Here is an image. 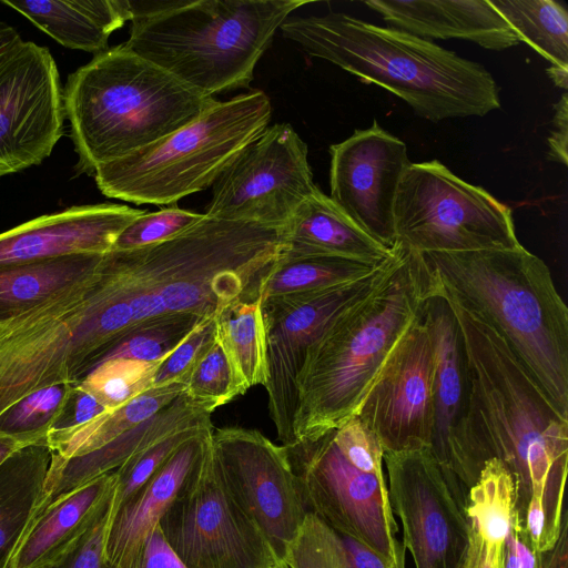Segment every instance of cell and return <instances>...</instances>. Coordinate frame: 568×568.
Here are the masks:
<instances>
[{
	"instance_id": "f546056e",
	"label": "cell",
	"mask_w": 568,
	"mask_h": 568,
	"mask_svg": "<svg viewBox=\"0 0 568 568\" xmlns=\"http://www.w3.org/2000/svg\"><path fill=\"white\" fill-rule=\"evenodd\" d=\"M215 336L247 390L267 379L262 298L237 300L215 315Z\"/></svg>"
},
{
	"instance_id": "b9f144b4",
	"label": "cell",
	"mask_w": 568,
	"mask_h": 568,
	"mask_svg": "<svg viewBox=\"0 0 568 568\" xmlns=\"http://www.w3.org/2000/svg\"><path fill=\"white\" fill-rule=\"evenodd\" d=\"M334 442L343 456L357 469L384 476L383 447L357 415L334 430Z\"/></svg>"
},
{
	"instance_id": "f35d334b",
	"label": "cell",
	"mask_w": 568,
	"mask_h": 568,
	"mask_svg": "<svg viewBox=\"0 0 568 568\" xmlns=\"http://www.w3.org/2000/svg\"><path fill=\"white\" fill-rule=\"evenodd\" d=\"M205 216L176 206L143 212L118 235L110 252H123L168 241Z\"/></svg>"
},
{
	"instance_id": "816d5d0a",
	"label": "cell",
	"mask_w": 568,
	"mask_h": 568,
	"mask_svg": "<svg viewBox=\"0 0 568 568\" xmlns=\"http://www.w3.org/2000/svg\"><path fill=\"white\" fill-rule=\"evenodd\" d=\"M23 42L19 32L8 23L0 21V62Z\"/></svg>"
},
{
	"instance_id": "74e56055",
	"label": "cell",
	"mask_w": 568,
	"mask_h": 568,
	"mask_svg": "<svg viewBox=\"0 0 568 568\" xmlns=\"http://www.w3.org/2000/svg\"><path fill=\"white\" fill-rule=\"evenodd\" d=\"M182 384L187 396L210 402L216 408L246 393L216 336Z\"/></svg>"
},
{
	"instance_id": "ffe728a7",
	"label": "cell",
	"mask_w": 568,
	"mask_h": 568,
	"mask_svg": "<svg viewBox=\"0 0 568 568\" xmlns=\"http://www.w3.org/2000/svg\"><path fill=\"white\" fill-rule=\"evenodd\" d=\"M144 211L113 203L74 205L0 233V267L72 255H105Z\"/></svg>"
},
{
	"instance_id": "c3c4849f",
	"label": "cell",
	"mask_w": 568,
	"mask_h": 568,
	"mask_svg": "<svg viewBox=\"0 0 568 568\" xmlns=\"http://www.w3.org/2000/svg\"><path fill=\"white\" fill-rule=\"evenodd\" d=\"M552 129L548 138V159L564 165L568 163V98L564 92L554 105Z\"/></svg>"
},
{
	"instance_id": "1f68e13d",
	"label": "cell",
	"mask_w": 568,
	"mask_h": 568,
	"mask_svg": "<svg viewBox=\"0 0 568 568\" xmlns=\"http://www.w3.org/2000/svg\"><path fill=\"white\" fill-rule=\"evenodd\" d=\"M517 36L550 62L568 71V13L555 0H489Z\"/></svg>"
},
{
	"instance_id": "3957f363",
	"label": "cell",
	"mask_w": 568,
	"mask_h": 568,
	"mask_svg": "<svg viewBox=\"0 0 568 568\" xmlns=\"http://www.w3.org/2000/svg\"><path fill=\"white\" fill-rule=\"evenodd\" d=\"M433 295L422 255L396 244L382 282L341 312L308 349L297 378L295 444L316 439L357 414Z\"/></svg>"
},
{
	"instance_id": "f1b7e54d",
	"label": "cell",
	"mask_w": 568,
	"mask_h": 568,
	"mask_svg": "<svg viewBox=\"0 0 568 568\" xmlns=\"http://www.w3.org/2000/svg\"><path fill=\"white\" fill-rule=\"evenodd\" d=\"M103 255H72L0 267V323L91 275Z\"/></svg>"
},
{
	"instance_id": "d6a6232c",
	"label": "cell",
	"mask_w": 568,
	"mask_h": 568,
	"mask_svg": "<svg viewBox=\"0 0 568 568\" xmlns=\"http://www.w3.org/2000/svg\"><path fill=\"white\" fill-rule=\"evenodd\" d=\"M383 264L337 257H280L262 281L260 297L265 300L338 286L367 277Z\"/></svg>"
},
{
	"instance_id": "d6986e66",
	"label": "cell",
	"mask_w": 568,
	"mask_h": 568,
	"mask_svg": "<svg viewBox=\"0 0 568 568\" xmlns=\"http://www.w3.org/2000/svg\"><path fill=\"white\" fill-rule=\"evenodd\" d=\"M329 154V197L367 235L394 250V205L410 164L406 144L374 120L332 144Z\"/></svg>"
},
{
	"instance_id": "30bf717a",
	"label": "cell",
	"mask_w": 568,
	"mask_h": 568,
	"mask_svg": "<svg viewBox=\"0 0 568 568\" xmlns=\"http://www.w3.org/2000/svg\"><path fill=\"white\" fill-rule=\"evenodd\" d=\"M212 434L162 517V532L186 568H273L281 561L232 490Z\"/></svg>"
},
{
	"instance_id": "ac0fdd59",
	"label": "cell",
	"mask_w": 568,
	"mask_h": 568,
	"mask_svg": "<svg viewBox=\"0 0 568 568\" xmlns=\"http://www.w3.org/2000/svg\"><path fill=\"white\" fill-rule=\"evenodd\" d=\"M434 373V339L424 311L356 414L377 437L384 453L430 446Z\"/></svg>"
},
{
	"instance_id": "836d02e7",
	"label": "cell",
	"mask_w": 568,
	"mask_h": 568,
	"mask_svg": "<svg viewBox=\"0 0 568 568\" xmlns=\"http://www.w3.org/2000/svg\"><path fill=\"white\" fill-rule=\"evenodd\" d=\"M466 515L485 539L504 542L519 514L513 477L499 459L485 462L478 479L468 490Z\"/></svg>"
},
{
	"instance_id": "e575fe53",
	"label": "cell",
	"mask_w": 568,
	"mask_h": 568,
	"mask_svg": "<svg viewBox=\"0 0 568 568\" xmlns=\"http://www.w3.org/2000/svg\"><path fill=\"white\" fill-rule=\"evenodd\" d=\"M160 362L115 357L101 362L78 384L106 410H113L153 387Z\"/></svg>"
},
{
	"instance_id": "4fadbf2b",
	"label": "cell",
	"mask_w": 568,
	"mask_h": 568,
	"mask_svg": "<svg viewBox=\"0 0 568 568\" xmlns=\"http://www.w3.org/2000/svg\"><path fill=\"white\" fill-rule=\"evenodd\" d=\"M393 255L362 280L262 300L267 367L264 387L270 416L283 446L295 444L297 378L308 349L341 312L366 297L382 282Z\"/></svg>"
},
{
	"instance_id": "681fc988",
	"label": "cell",
	"mask_w": 568,
	"mask_h": 568,
	"mask_svg": "<svg viewBox=\"0 0 568 568\" xmlns=\"http://www.w3.org/2000/svg\"><path fill=\"white\" fill-rule=\"evenodd\" d=\"M568 567V520L562 525L555 547L545 554V568Z\"/></svg>"
},
{
	"instance_id": "60d3db41",
	"label": "cell",
	"mask_w": 568,
	"mask_h": 568,
	"mask_svg": "<svg viewBox=\"0 0 568 568\" xmlns=\"http://www.w3.org/2000/svg\"><path fill=\"white\" fill-rule=\"evenodd\" d=\"M215 338V317H206L164 357L156 367L153 387L185 378L203 352Z\"/></svg>"
},
{
	"instance_id": "7a4b0ae2",
	"label": "cell",
	"mask_w": 568,
	"mask_h": 568,
	"mask_svg": "<svg viewBox=\"0 0 568 568\" xmlns=\"http://www.w3.org/2000/svg\"><path fill=\"white\" fill-rule=\"evenodd\" d=\"M447 302L464 339L474 440L485 462L497 458L510 473L523 523L529 500H541L552 549L567 520L568 417L556 409L497 333Z\"/></svg>"
},
{
	"instance_id": "6da1fadb",
	"label": "cell",
	"mask_w": 568,
	"mask_h": 568,
	"mask_svg": "<svg viewBox=\"0 0 568 568\" xmlns=\"http://www.w3.org/2000/svg\"><path fill=\"white\" fill-rule=\"evenodd\" d=\"M285 226L205 216L179 235L103 255L97 278L126 336L172 314L215 317L237 300H255L285 248Z\"/></svg>"
},
{
	"instance_id": "277c9868",
	"label": "cell",
	"mask_w": 568,
	"mask_h": 568,
	"mask_svg": "<svg viewBox=\"0 0 568 568\" xmlns=\"http://www.w3.org/2000/svg\"><path fill=\"white\" fill-rule=\"evenodd\" d=\"M419 254L435 293L497 333L568 417V308L545 262L523 245Z\"/></svg>"
},
{
	"instance_id": "2e32d148",
	"label": "cell",
	"mask_w": 568,
	"mask_h": 568,
	"mask_svg": "<svg viewBox=\"0 0 568 568\" xmlns=\"http://www.w3.org/2000/svg\"><path fill=\"white\" fill-rule=\"evenodd\" d=\"M64 116L50 50L23 41L0 62V178L45 160L63 134Z\"/></svg>"
},
{
	"instance_id": "f6af8a7d",
	"label": "cell",
	"mask_w": 568,
	"mask_h": 568,
	"mask_svg": "<svg viewBox=\"0 0 568 568\" xmlns=\"http://www.w3.org/2000/svg\"><path fill=\"white\" fill-rule=\"evenodd\" d=\"M133 568H186L159 526L146 538Z\"/></svg>"
},
{
	"instance_id": "e0dca14e",
	"label": "cell",
	"mask_w": 568,
	"mask_h": 568,
	"mask_svg": "<svg viewBox=\"0 0 568 568\" xmlns=\"http://www.w3.org/2000/svg\"><path fill=\"white\" fill-rule=\"evenodd\" d=\"M425 316L435 348L433 429L429 449L465 507L470 487L485 464L470 429L471 386L463 334L440 294L428 298Z\"/></svg>"
},
{
	"instance_id": "d4e9b609",
	"label": "cell",
	"mask_w": 568,
	"mask_h": 568,
	"mask_svg": "<svg viewBox=\"0 0 568 568\" xmlns=\"http://www.w3.org/2000/svg\"><path fill=\"white\" fill-rule=\"evenodd\" d=\"M393 253L361 230L317 187L287 222L285 248L280 257H337L379 265Z\"/></svg>"
},
{
	"instance_id": "603a6c76",
	"label": "cell",
	"mask_w": 568,
	"mask_h": 568,
	"mask_svg": "<svg viewBox=\"0 0 568 568\" xmlns=\"http://www.w3.org/2000/svg\"><path fill=\"white\" fill-rule=\"evenodd\" d=\"M390 28L429 39H462L503 51L519 43L489 0H368Z\"/></svg>"
},
{
	"instance_id": "8992f818",
	"label": "cell",
	"mask_w": 568,
	"mask_h": 568,
	"mask_svg": "<svg viewBox=\"0 0 568 568\" xmlns=\"http://www.w3.org/2000/svg\"><path fill=\"white\" fill-rule=\"evenodd\" d=\"M305 0L131 1L123 43L189 88L213 97L248 88L277 29Z\"/></svg>"
},
{
	"instance_id": "44dd1931",
	"label": "cell",
	"mask_w": 568,
	"mask_h": 568,
	"mask_svg": "<svg viewBox=\"0 0 568 568\" xmlns=\"http://www.w3.org/2000/svg\"><path fill=\"white\" fill-rule=\"evenodd\" d=\"M213 430L212 425L201 428L125 503L116 508L112 503L103 568H133L146 538L176 498Z\"/></svg>"
},
{
	"instance_id": "ee69618b",
	"label": "cell",
	"mask_w": 568,
	"mask_h": 568,
	"mask_svg": "<svg viewBox=\"0 0 568 568\" xmlns=\"http://www.w3.org/2000/svg\"><path fill=\"white\" fill-rule=\"evenodd\" d=\"M501 568H545V554L532 548L519 517L514 520L504 540Z\"/></svg>"
},
{
	"instance_id": "484cf974",
	"label": "cell",
	"mask_w": 568,
	"mask_h": 568,
	"mask_svg": "<svg viewBox=\"0 0 568 568\" xmlns=\"http://www.w3.org/2000/svg\"><path fill=\"white\" fill-rule=\"evenodd\" d=\"M61 45L100 53L131 20L130 0H1Z\"/></svg>"
},
{
	"instance_id": "9a60e30c",
	"label": "cell",
	"mask_w": 568,
	"mask_h": 568,
	"mask_svg": "<svg viewBox=\"0 0 568 568\" xmlns=\"http://www.w3.org/2000/svg\"><path fill=\"white\" fill-rule=\"evenodd\" d=\"M212 440L232 490L283 562L308 513L286 447L239 426L213 430Z\"/></svg>"
},
{
	"instance_id": "d590c367",
	"label": "cell",
	"mask_w": 568,
	"mask_h": 568,
	"mask_svg": "<svg viewBox=\"0 0 568 568\" xmlns=\"http://www.w3.org/2000/svg\"><path fill=\"white\" fill-rule=\"evenodd\" d=\"M73 385H52L21 398L0 416V432L47 443V434L62 414Z\"/></svg>"
},
{
	"instance_id": "f5cc1de1",
	"label": "cell",
	"mask_w": 568,
	"mask_h": 568,
	"mask_svg": "<svg viewBox=\"0 0 568 568\" xmlns=\"http://www.w3.org/2000/svg\"><path fill=\"white\" fill-rule=\"evenodd\" d=\"M273 568H288L284 562L278 564L277 566Z\"/></svg>"
},
{
	"instance_id": "9c48e42d",
	"label": "cell",
	"mask_w": 568,
	"mask_h": 568,
	"mask_svg": "<svg viewBox=\"0 0 568 568\" xmlns=\"http://www.w3.org/2000/svg\"><path fill=\"white\" fill-rule=\"evenodd\" d=\"M396 244L416 253L520 246L511 210L437 160L410 163L398 186Z\"/></svg>"
},
{
	"instance_id": "4dcf8cb0",
	"label": "cell",
	"mask_w": 568,
	"mask_h": 568,
	"mask_svg": "<svg viewBox=\"0 0 568 568\" xmlns=\"http://www.w3.org/2000/svg\"><path fill=\"white\" fill-rule=\"evenodd\" d=\"M283 562L288 568H405V561L390 566L376 552L343 535L307 513Z\"/></svg>"
},
{
	"instance_id": "ab89813d",
	"label": "cell",
	"mask_w": 568,
	"mask_h": 568,
	"mask_svg": "<svg viewBox=\"0 0 568 568\" xmlns=\"http://www.w3.org/2000/svg\"><path fill=\"white\" fill-rule=\"evenodd\" d=\"M211 425L212 424L175 432L140 452L114 470L116 486L112 498L113 507H119L134 495L182 443L201 428Z\"/></svg>"
},
{
	"instance_id": "5bb4252c",
	"label": "cell",
	"mask_w": 568,
	"mask_h": 568,
	"mask_svg": "<svg viewBox=\"0 0 568 568\" xmlns=\"http://www.w3.org/2000/svg\"><path fill=\"white\" fill-rule=\"evenodd\" d=\"M388 498L415 568H460L469 520L429 447L384 453Z\"/></svg>"
},
{
	"instance_id": "7c38bea8",
	"label": "cell",
	"mask_w": 568,
	"mask_h": 568,
	"mask_svg": "<svg viewBox=\"0 0 568 568\" xmlns=\"http://www.w3.org/2000/svg\"><path fill=\"white\" fill-rule=\"evenodd\" d=\"M204 214L285 226L317 186L307 145L290 123L267 126L213 183Z\"/></svg>"
},
{
	"instance_id": "8d00e7d4",
	"label": "cell",
	"mask_w": 568,
	"mask_h": 568,
	"mask_svg": "<svg viewBox=\"0 0 568 568\" xmlns=\"http://www.w3.org/2000/svg\"><path fill=\"white\" fill-rule=\"evenodd\" d=\"M202 320L193 314H172L153 320L125 336L101 362L115 357L161 362Z\"/></svg>"
},
{
	"instance_id": "7402d4cb",
	"label": "cell",
	"mask_w": 568,
	"mask_h": 568,
	"mask_svg": "<svg viewBox=\"0 0 568 568\" xmlns=\"http://www.w3.org/2000/svg\"><path fill=\"white\" fill-rule=\"evenodd\" d=\"M215 409L212 403L194 399L184 392L156 415L94 453L68 460L51 455L42 499L32 518L55 499L116 470L162 438L182 429L212 424L211 415Z\"/></svg>"
},
{
	"instance_id": "ba28073f",
	"label": "cell",
	"mask_w": 568,
	"mask_h": 568,
	"mask_svg": "<svg viewBox=\"0 0 568 568\" xmlns=\"http://www.w3.org/2000/svg\"><path fill=\"white\" fill-rule=\"evenodd\" d=\"M270 98L261 90L215 104L170 135L93 173L108 197L170 204L212 186L235 156L267 126Z\"/></svg>"
},
{
	"instance_id": "5b68a950",
	"label": "cell",
	"mask_w": 568,
	"mask_h": 568,
	"mask_svg": "<svg viewBox=\"0 0 568 568\" xmlns=\"http://www.w3.org/2000/svg\"><path fill=\"white\" fill-rule=\"evenodd\" d=\"M280 29L307 54L394 93L426 120L500 108L499 88L484 65L403 30L344 12L287 19Z\"/></svg>"
},
{
	"instance_id": "83f0119b",
	"label": "cell",
	"mask_w": 568,
	"mask_h": 568,
	"mask_svg": "<svg viewBox=\"0 0 568 568\" xmlns=\"http://www.w3.org/2000/svg\"><path fill=\"white\" fill-rule=\"evenodd\" d=\"M185 392L180 382L154 386L122 406L105 410L91 420L47 434L52 456L68 460L94 453L156 415Z\"/></svg>"
},
{
	"instance_id": "7bdbcfd3",
	"label": "cell",
	"mask_w": 568,
	"mask_h": 568,
	"mask_svg": "<svg viewBox=\"0 0 568 568\" xmlns=\"http://www.w3.org/2000/svg\"><path fill=\"white\" fill-rule=\"evenodd\" d=\"M111 515L112 499L81 542L60 560L44 568H103L104 545Z\"/></svg>"
},
{
	"instance_id": "f907efd6",
	"label": "cell",
	"mask_w": 568,
	"mask_h": 568,
	"mask_svg": "<svg viewBox=\"0 0 568 568\" xmlns=\"http://www.w3.org/2000/svg\"><path fill=\"white\" fill-rule=\"evenodd\" d=\"M36 444L41 443H36L24 436L9 435L0 432V465L16 452Z\"/></svg>"
},
{
	"instance_id": "bcb514c9",
	"label": "cell",
	"mask_w": 568,
	"mask_h": 568,
	"mask_svg": "<svg viewBox=\"0 0 568 568\" xmlns=\"http://www.w3.org/2000/svg\"><path fill=\"white\" fill-rule=\"evenodd\" d=\"M106 409L89 393L74 384L62 414L53 428H67L91 420Z\"/></svg>"
},
{
	"instance_id": "7dc6e473",
	"label": "cell",
	"mask_w": 568,
	"mask_h": 568,
	"mask_svg": "<svg viewBox=\"0 0 568 568\" xmlns=\"http://www.w3.org/2000/svg\"><path fill=\"white\" fill-rule=\"evenodd\" d=\"M469 545L460 568H501L504 542L485 539L469 523Z\"/></svg>"
},
{
	"instance_id": "cb8c5ba5",
	"label": "cell",
	"mask_w": 568,
	"mask_h": 568,
	"mask_svg": "<svg viewBox=\"0 0 568 568\" xmlns=\"http://www.w3.org/2000/svg\"><path fill=\"white\" fill-rule=\"evenodd\" d=\"M115 486L111 471L52 501L27 526L7 568H44L72 551L106 510Z\"/></svg>"
},
{
	"instance_id": "52a82bcc",
	"label": "cell",
	"mask_w": 568,
	"mask_h": 568,
	"mask_svg": "<svg viewBox=\"0 0 568 568\" xmlns=\"http://www.w3.org/2000/svg\"><path fill=\"white\" fill-rule=\"evenodd\" d=\"M132 52L123 43L95 54L69 74L64 114L77 170L93 175L187 125L215 102Z\"/></svg>"
},
{
	"instance_id": "8fae6325",
	"label": "cell",
	"mask_w": 568,
	"mask_h": 568,
	"mask_svg": "<svg viewBox=\"0 0 568 568\" xmlns=\"http://www.w3.org/2000/svg\"><path fill=\"white\" fill-rule=\"evenodd\" d=\"M334 430L286 447L308 511L365 545L386 564L406 561L385 475L353 466L337 448Z\"/></svg>"
},
{
	"instance_id": "4316f807",
	"label": "cell",
	"mask_w": 568,
	"mask_h": 568,
	"mask_svg": "<svg viewBox=\"0 0 568 568\" xmlns=\"http://www.w3.org/2000/svg\"><path fill=\"white\" fill-rule=\"evenodd\" d=\"M51 455L41 443L16 452L0 465V568H7L42 499Z\"/></svg>"
}]
</instances>
